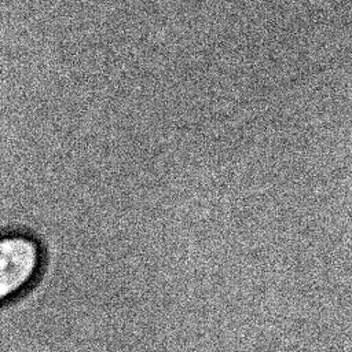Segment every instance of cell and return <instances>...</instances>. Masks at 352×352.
Masks as SVG:
<instances>
[{"instance_id":"6da1fadb","label":"cell","mask_w":352,"mask_h":352,"mask_svg":"<svg viewBox=\"0 0 352 352\" xmlns=\"http://www.w3.org/2000/svg\"><path fill=\"white\" fill-rule=\"evenodd\" d=\"M43 267V249L28 234L0 235V304L25 293L37 279Z\"/></svg>"}]
</instances>
